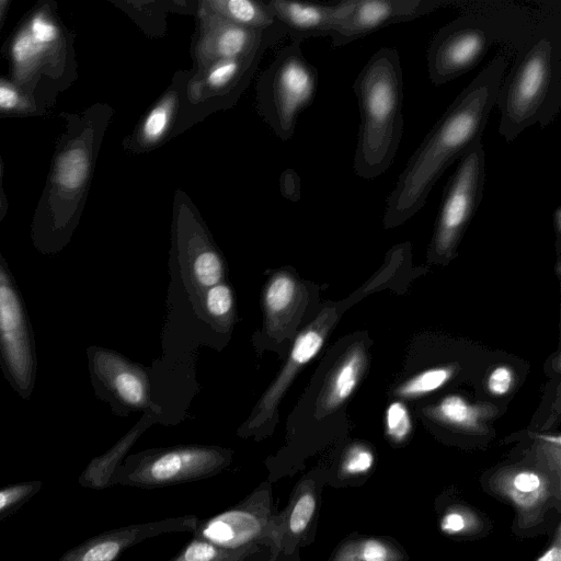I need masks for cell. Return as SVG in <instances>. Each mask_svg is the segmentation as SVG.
Returning a JSON list of instances; mask_svg holds the SVG:
<instances>
[{
    "mask_svg": "<svg viewBox=\"0 0 561 561\" xmlns=\"http://www.w3.org/2000/svg\"><path fill=\"white\" fill-rule=\"evenodd\" d=\"M497 53L456 96L410 157L387 197L386 226L399 225L419 211L446 169L482 140L508 66L510 56Z\"/></svg>",
    "mask_w": 561,
    "mask_h": 561,
    "instance_id": "6da1fadb",
    "label": "cell"
},
{
    "mask_svg": "<svg viewBox=\"0 0 561 561\" xmlns=\"http://www.w3.org/2000/svg\"><path fill=\"white\" fill-rule=\"evenodd\" d=\"M65 130L55 144L44 190L35 207L31 239L42 254H57L71 240L85 204L104 113L98 105L61 112Z\"/></svg>",
    "mask_w": 561,
    "mask_h": 561,
    "instance_id": "7a4b0ae2",
    "label": "cell"
},
{
    "mask_svg": "<svg viewBox=\"0 0 561 561\" xmlns=\"http://www.w3.org/2000/svg\"><path fill=\"white\" fill-rule=\"evenodd\" d=\"M503 78L495 105L499 133L512 142L526 128L551 124L561 108V15L541 12Z\"/></svg>",
    "mask_w": 561,
    "mask_h": 561,
    "instance_id": "3957f363",
    "label": "cell"
},
{
    "mask_svg": "<svg viewBox=\"0 0 561 561\" xmlns=\"http://www.w3.org/2000/svg\"><path fill=\"white\" fill-rule=\"evenodd\" d=\"M75 38L57 2L39 0L21 18L0 49L8 77L47 113L78 79Z\"/></svg>",
    "mask_w": 561,
    "mask_h": 561,
    "instance_id": "277c9868",
    "label": "cell"
},
{
    "mask_svg": "<svg viewBox=\"0 0 561 561\" xmlns=\"http://www.w3.org/2000/svg\"><path fill=\"white\" fill-rule=\"evenodd\" d=\"M456 7L463 12L434 34L426 51L434 85L473 69L493 45L515 55L539 15L503 1L458 0Z\"/></svg>",
    "mask_w": 561,
    "mask_h": 561,
    "instance_id": "5b68a950",
    "label": "cell"
},
{
    "mask_svg": "<svg viewBox=\"0 0 561 561\" xmlns=\"http://www.w3.org/2000/svg\"><path fill=\"white\" fill-rule=\"evenodd\" d=\"M353 91L360 117L353 168L359 178L371 180L389 169L403 133V77L397 49L381 47L373 54Z\"/></svg>",
    "mask_w": 561,
    "mask_h": 561,
    "instance_id": "8992f818",
    "label": "cell"
},
{
    "mask_svg": "<svg viewBox=\"0 0 561 561\" xmlns=\"http://www.w3.org/2000/svg\"><path fill=\"white\" fill-rule=\"evenodd\" d=\"M233 450L217 445L150 448L126 456L112 485L158 489L214 477L230 466Z\"/></svg>",
    "mask_w": 561,
    "mask_h": 561,
    "instance_id": "52a82bcc",
    "label": "cell"
},
{
    "mask_svg": "<svg viewBox=\"0 0 561 561\" xmlns=\"http://www.w3.org/2000/svg\"><path fill=\"white\" fill-rule=\"evenodd\" d=\"M0 367L13 390L28 400L37 375L34 332L20 289L1 253Z\"/></svg>",
    "mask_w": 561,
    "mask_h": 561,
    "instance_id": "ba28073f",
    "label": "cell"
},
{
    "mask_svg": "<svg viewBox=\"0 0 561 561\" xmlns=\"http://www.w3.org/2000/svg\"><path fill=\"white\" fill-rule=\"evenodd\" d=\"M308 296L307 286L291 267L268 272L262 289V324L251 337L257 355L272 352L284 360L302 329Z\"/></svg>",
    "mask_w": 561,
    "mask_h": 561,
    "instance_id": "9c48e42d",
    "label": "cell"
},
{
    "mask_svg": "<svg viewBox=\"0 0 561 561\" xmlns=\"http://www.w3.org/2000/svg\"><path fill=\"white\" fill-rule=\"evenodd\" d=\"M87 357L94 393L110 404L113 413L161 416V407L152 398L149 373L144 366L99 345L89 346Z\"/></svg>",
    "mask_w": 561,
    "mask_h": 561,
    "instance_id": "30bf717a",
    "label": "cell"
},
{
    "mask_svg": "<svg viewBox=\"0 0 561 561\" xmlns=\"http://www.w3.org/2000/svg\"><path fill=\"white\" fill-rule=\"evenodd\" d=\"M329 320L328 310H322L298 332L278 374L262 393L248 419L237 430L239 437L260 442L274 433L279 422V404L299 371L322 348Z\"/></svg>",
    "mask_w": 561,
    "mask_h": 561,
    "instance_id": "8fae6325",
    "label": "cell"
},
{
    "mask_svg": "<svg viewBox=\"0 0 561 561\" xmlns=\"http://www.w3.org/2000/svg\"><path fill=\"white\" fill-rule=\"evenodd\" d=\"M485 182V152L477 142L461 158L444 187L436 220L434 250L449 253L477 211Z\"/></svg>",
    "mask_w": 561,
    "mask_h": 561,
    "instance_id": "7c38bea8",
    "label": "cell"
},
{
    "mask_svg": "<svg viewBox=\"0 0 561 561\" xmlns=\"http://www.w3.org/2000/svg\"><path fill=\"white\" fill-rule=\"evenodd\" d=\"M275 513L272 483L265 480L236 505L198 519L192 535L224 548L260 543L270 550V529Z\"/></svg>",
    "mask_w": 561,
    "mask_h": 561,
    "instance_id": "4fadbf2b",
    "label": "cell"
},
{
    "mask_svg": "<svg viewBox=\"0 0 561 561\" xmlns=\"http://www.w3.org/2000/svg\"><path fill=\"white\" fill-rule=\"evenodd\" d=\"M196 515L121 526L95 535L66 551L57 561H116L130 547L152 537L196 529Z\"/></svg>",
    "mask_w": 561,
    "mask_h": 561,
    "instance_id": "5bb4252c",
    "label": "cell"
},
{
    "mask_svg": "<svg viewBox=\"0 0 561 561\" xmlns=\"http://www.w3.org/2000/svg\"><path fill=\"white\" fill-rule=\"evenodd\" d=\"M318 491V481L310 474L297 481L284 510L272 518L268 561L294 554L309 541L319 506Z\"/></svg>",
    "mask_w": 561,
    "mask_h": 561,
    "instance_id": "9a60e30c",
    "label": "cell"
},
{
    "mask_svg": "<svg viewBox=\"0 0 561 561\" xmlns=\"http://www.w3.org/2000/svg\"><path fill=\"white\" fill-rule=\"evenodd\" d=\"M457 0H354L353 8L332 34L335 46L346 45L393 23L407 22Z\"/></svg>",
    "mask_w": 561,
    "mask_h": 561,
    "instance_id": "2e32d148",
    "label": "cell"
},
{
    "mask_svg": "<svg viewBox=\"0 0 561 561\" xmlns=\"http://www.w3.org/2000/svg\"><path fill=\"white\" fill-rule=\"evenodd\" d=\"M201 21L197 57L205 67L219 60L237 59L248 53L255 42V30L230 23L202 10Z\"/></svg>",
    "mask_w": 561,
    "mask_h": 561,
    "instance_id": "e0dca14e",
    "label": "cell"
},
{
    "mask_svg": "<svg viewBox=\"0 0 561 561\" xmlns=\"http://www.w3.org/2000/svg\"><path fill=\"white\" fill-rule=\"evenodd\" d=\"M354 0L331 5L276 1L272 5L277 15L291 27L307 32L333 34L348 15Z\"/></svg>",
    "mask_w": 561,
    "mask_h": 561,
    "instance_id": "ac0fdd59",
    "label": "cell"
},
{
    "mask_svg": "<svg viewBox=\"0 0 561 561\" xmlns=\"http://www.w3.org/2000/svg\"><path fill=\"white\" fill-rule=\"evenodd\" d=\"M159 417L142 414L139 421L104 454L94 457L81 472L78 482L81 486L92 490H104L112 486L115 470L127 456L140 435Z\"/></svg>",
    "mask_w": 561,
    "mask_h": 561,
    "instance_id": "d6986e66",
    "label": "cell"
},
{
    "mask_svg": "<svg viewBox=\"0 0 561 561\" xmlns=\"http://www.w3.org/2000/svg\"><path fill=\"white\" fill-rule=\"evenodd\" d=\"M314 83L313 71L301 60L294 58L283 66L278 75L277 94L284 122H291L298 110L310 101Z\"/></svg>",
    "mask_w": 561,
    "mask_h": 561,
    "instance_id": "ffe728a7",
    "label": "cell"
},
{
    "mask_svg": "<svg viewBox=\"0 0 561 561\" xmlns=\"http://www.w3.org/2000/svg\"><path fill=\"white\" fill-rule=\"evenodd\" d=\"M360 366L362 356L354 352L331 373L314 401L311 416H324L352 394L357 385Z\"/></svg>",
    "mask_w": 561,
    "mask_h": 561,
    "instance_id": "44dd1931",
    "label": "cell"
},
{
    "mask_svg": "<svg viewBox=\"0 0 561 561\" xmlns=\"http://www.w3.org/2000/svg\"><path fill=\"white\" fill-rule=\"evenodd\" d=\"M265 549L268 550L260 543L224 548L192 535L191 540L168 561H262Z\"/></svg>",
    "mask_w": 561,
    "mask_h": 561,
    "instance_id": "7402d4cb",
    "label": "cell"
},
{
    "mask_svg": "<svg viewBox=\"0 0 561 561\" xmlns=\"http://www.w3.org/2000/svg\"><path fill=\"white\" fill-rule=\"evenodd\" d=\"M201 10L252 30L272 22V15L267 10L250 0H208L201 3Z\"/></svg>",
    "mask_w": 561,
    "mask_h": 561,
    "instance_id": "603a6c76",
    "label": "cell"
},
{
    "mask_svg": "<svg viewBox=\"0 0 561 561\" xmlns=\"http://www.w3.org/2000/svg\"><path fill=\"white\" fill-rule=\"evenodd\" d=\"M198 314L208 320L215 329H230L234 316L231 287L220 282L206 289L201 298Z\"/></svg>",
    "mask_w": 561,
    "mask_h": 561,
    "instance_id": "cb8c5ba5",
    "label": "cell"
},
{
    "mask_svg": "<svg viewBox=\"0 0 561 561\" xmlns=\"http://www.w3.org/2000/svg\"><path fill=\"white\" fill-rule=\"evenodd\" d=\"M400 554L378 539H363L341 545L330 561H398Z\"/></svg>",
    "mask_w": 561,
    "mask_h": 561,
    "instance_id": "d4e9b609",
    "label": "cell"
},
{
    "mask_svg": "<svg viewBox=\"0 0 561 561\" xmlns=\"http://www.w3.org/2000/svg\"><path fill=\"white\" fill-rule=\"evenodd\" d=\"M43 111L9 77L0 75V118L44 116Z\"/></svg>",
    "mask_w": 561,
    "mask_h": 561,
    "instance_id": "484cf974",
    "label": "cell"
},
{
    "mask_svg": "<svg viewBox=\"0 0 561 561\" xmlns=\"http://www.w3.org/2000/svg\"><path fill=\"white\" fill-rule=\"evenodd\" d=\"M175 99L173 95L163 99L156 107H153L146 116L140 135L145 144H153L160 140L169 128Z\"/></svg>",
    "mask_w": 561,
    "mask_h": 561,
    "instance_id": "4316f807",
    "label": "cell"
},
{
    "mask_svg": "<svg viewBox=\"0 0 561 561\" xmlns=\"http://www.w3.org/2000/svg\"><path fill=\"white\" fill-rule=\"evenodd\" d=\"M42 486V481H25L0 488V520L18 512Z\"/></svg>",
    "mask_w": 561,
    "mask_h": 561,
    "instance_id": "83f0119b",
    "label": "cell"
},
{
    "mask_svg": "<svg viewBox=\"0 0 561 561\" xmlns=\"http://www.w3.org/2000/svg\"><path fill=\"white\" fill-rule=\"evenodd\" d=\"M450 375L451 370L445 367L425 370L403 385L399 393L404 397H416L434 391L442 387Z\"/></svg>",
    "mask_w": 561,
    "mask_h": 561,
    "instance_id": "f1b7e54d",
    "label": "cell"
},
{
    "mask_svg": "<svg viewBox=\"0 0 561 561\" xmlns=\"http://www.w3.org/2000/svg\"><path fill=\"white\" fill-rule=\"evenodd\" d=\"M387 433L397 440H403L411 430V420L405 407L400 402L389 405L386 416Z\"/></svg>",
    "mask_w": 561,
    "mask_h": 561,
    "instance_id": "f546056e",
    "label": "cell"
},
{
    "mask_svg": "<svg viewBox=\"0 0 561 561\" xmlns=\"http://www.w3.org/2000/svg\"><path fill=\"white\" fill-rule=\"evenodd\" d=\"M439 415L451 424L467 425L473 422V411L460 397L450 396L439 405Z\"/></svg>",
    "mask_w": 561,
    "mask_h": 561,
    "instance_id": "4dcf8cb0",
    "label": "cell"
},
{
    "mask_svg": "<svg viewBox=\"0 0 561 561\" xmlns=\"http://www.w3.org/2000/svg\"><path fill=\"white\" fill-rule=\"evenodd\" d=\"M374 463V455L363 447H353L345 455L341 463L343 476H355L367 472Z\"/></svg>",
    "mask_w": 561,
    "mask_h": 561,
    "instance_id": "1f68e13d",
    "label": "cell"
},
{
    "mask_svg": "<svg viewBox=\"0 0 561 561\" xmlns=\"http://www.w3.org/2000/svg\"><path fill=\"white\" fill-rule=\"evenodd\" d=\"M239 70L238 59L219 60L208 67L205 81L211 89L227 85Z\"/></svg>",
    "mask_w": 561,
    "mask_h": 561,
    "instance_id": "d6a6232c",
    "label": "cell"
},
{
    "mask_svg": "<svg viewBox=\"0 0 561 561\" xmlns=\"http://www.w3.org/2000/svg\"><path fill=\"white\" fill-rule=\"evenodd\" d=\"M512 382L513 374L511 369L505 366H499L490 374L488 387L492 393L501 396L510 390Z\"/></svg>",
    "mask_w": 561,
    "mask_h": 561,
    "instance_id": "836d02e7",
    "label": "cell"
},
{
    "mask_svg": "<svg viewBox=\"0 0 561 561\" xmlns=\"http://www.w3.org/2000/svg\"><path fill=\"white\" fill-rule=\"evenodd\" d=\"M541 485L538 474L531 471H522L513 479V486L520 493H533Z\"/></svg>",
    "mask_w": 561,
    "mask_h": 561,
    "instance_id": "e575fe53",
    "label": "cell"
},
{
    "mask_svg": "<svg viewBox=\"0 0 561 561\" xmlns=\"http://www.w3.org/2000/svg\"><path fill=\"white\" fill-rule=\"evenodd\" d=\"M467 526L465 517L456 512H450L444 516L440 523V528L448 535H456L461 533Z\"/></svg>",
    "mask_w": 561,
    "mask_h": 561,
    "instance_id": "d590c367",
    "label": "cell"
},
{
    "mask_svg": "<svg viewBox=\"0 0 561 561\" xmlns=\"http://www.w3.org/2000/svg\"><path fill=\"white\" fill-rule=\"evenodd\" d=\"M9 210V202L3 188V164L0 154V222L5 218Z\"/></svg>",
    "mask_w": 561,
    "mask_h": 561,
    "instance_id": "8d00e7d4",
    "label": "cell"
},
{
    "mask_svg": "<svg viewBox=\"0 0 561 561\" xmlns=\"http://www.w3.org/2000/svg\"><path fill=\"white\" fill-rule=\"evenodd\" d=\"M537 561H561V549L560 543L557 541L551 546Z\"/></svg>",
    "mask_w": 561,
    "mask_h": 561,
    "instance_id": "74e56055",
    "label": "cell"
},
{
    "mask_svg": "<svg viewBox=\"0 0 561 561\" xmlns=\"http://www.w3.org/2000/svg\"><path fill=\"white\" fill-rule=\"evenodd\" d=\"M11 3V0H0V33L7 19V14L10 11Z\"/></svg>",
    "mask_w": 561,
    "mask_h": 561,
    "instance_id": "f35d334b",
    "label": "cell"
}]
</instances>
